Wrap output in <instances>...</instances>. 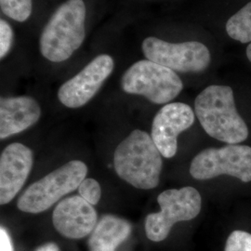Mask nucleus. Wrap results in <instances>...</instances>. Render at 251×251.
Here are the masks:
<instances>
[{
    "label": "nucleus",
    "instance_id": "22",
    "mask_svg": "<svg viewBox=\"0 0 251 251\" xmlns=\"http://www.w3.org/2000/svg\"><path fill=\"white\" fill-rule=\"evenodd\" d=\"M247 57H248V59L250 60V62L251 63V43L247 48Z\"/></svg>",
    "mask_w": 251,
    "mask_h": 251
},
{
    "label": "nucleus",
    "instance_id": "5",
    "mask_svg": "<svg viewBox=\"0 0 251 251\" xmlns=\"http://www.w3.org/2000/svg\"><path fill=\"white\" fill-rule=\"evenodd\" d=\"M121 88L128 94L144 96L155 104L169 103L183 89L175 71L149 60L133 63L123 75Z\"/></svg>",
    "mask_w": 251,
    "mask_h": 251
},
{
    "label": "nucleus",
    "instance_id": "9",
    "mask_svg": "<svg viewBox=\"0 0 251 251\" xmlns=\"http://www.w3.org/2000/svg\"><path fill=\"white\" fill-rule=\"evenodd\" d=\"M114 67L115 62L111 56L107 54L97 56L80 72L63 83L58 90V99L68 108L86 105L110 76Z\"/></svg>",
    "mask_w": 251,
    "mask_h": 251
},
{
    "label": "nucleus",
    "instance_id": "2",
    "mask_svg": "<svg viewBox=\"0 0 251 251\" xmlns=\"http://www.w3.org/2000/svg\"><path fill=\"white\" fill-rule=\"evenodd\" d=\"M114 167L118 177L135 188H155L160 180L162 154L151 135L135 129L115 151Z\"/></svg>",
    "mask_w": 251,
    "mask_h": 251
},
{
    "label": "nucleus",
    "instance_id": "4",
    "mask_svg": "<svg viewBox=\"0 0 251 251\" xmlns=\"http://www.w3.org/2000/svg\"><path fill=\"white\" fill-rule=\"evenodd\" d=\"M88 167L80 160H72L31 184L19 198L21 211L37 214L53 206L65 195L78 188L86 179Z\"/></svg>",
    "mask_w": 251,
    "mask_h": 251
},
{
    "label": "nucleus",
    "instance_id": "10",
    "mask_svg": "<svg viewBox=\"0 0 251 251\" xmlns=\"http://www.w3.org/2000/svg\"><path fill=\"white\" fill-rule=\"evenodd\" d=\"M195 122V113L186 103H167L152 120L151 137L166 158L173 157L178 149V136Z\"/></svg>",
    "mask_w": 251,
    "mask_h": 251
},
{
    "label": "nucleus",
    "instance_id": "8",
    "mask_svg": "<svg viewBox=\"0 0 251 251\" xmlns=\"http://www.w3.org/2000/svg\"><path fill=\"white\" fill-rule=\"evenodd\" d=\"M142 48L147 60L175 72H202L208 67L211 61L207 47L198 41L170 43L149 36L144 39Z\"/></svg>",
    "mask_w": 251,
    "mask_h": 251
},
{
    "label": "nucleus",
    "instance_id": "15",
    "mask_svg": "<svg viewBox=\"0 0 251 251\" xmlns=\"http://www.w3.org/2000/svg\"><path fill=\"white\" fill-rule=\"evenodd\" d=\"M226 32L233 40L251 43V2L227 21Z\"/></svg>",
    "mask_w": 251,
    "mask_h": 251
},
{
    "label": "nucleus",
    "instance_id": "14",
    "mask_svg": "<svg viewBox=\"0 0 251 251\" xmlns=\"http://www.w3.org/2000/svg\"><path fill=\"white\" fill-rule=\"evenodd\" d=\"M131 232L128 222L116 216H103L91 233L90 251H116Z\"/></svg>",
    "mask_w": 251,
    "mask_h": 251
},
{
    "label": "nucleus",
    "instance_id": "11",
    "mask_svg": "<svg viewBox=\"0 0 251 251\" xmlns=\"http://www.w3.org/2000/svg\"><path fill=\"white\" fill-rule=\"evenodd\" d=\"M34 165L32 150L20 143L8 145L0 156V204L6 205L18 195Z\"/></svg>",
    "mask_w": 251,
    "mask_h": 251
},
{
    "label": "nucleus",
    "instance_id": "6",
    "mask_svg": "<svg viewBox=\"0 0 251 251\" xmlns=\"http://www.w3.org/2000/svg\"><path fill=\"white\" fill-rule=\"evenodd\" d=\"M157 202L160 211L149 214L145 220L146 235L153 242L165 240L175 224L198 217L202 206L199 192L191 186L166 190L158 196Z\"/></svg>",
    "mask_w": 251,
    "mask_h": 251
},
{
    "label": "nucleus",
    "instance_id": "13",
    "mask_svg": "<svg viewBox=\"0 0 251 251\" xmlns=\"http://www.w3.org/2000/svg\"><path fill=\"white\" fill-rule=\"evenodd\" d=\"M41 117V108L29 96L1 98L0 138L4 140L35 125Z\"/></svg>",
    "mask_w": 251,
    "mask_h": 251
},
{
    "label": "nucleus",
    "instance_id": "7",
    "mask_svg": "<svg viewBox=\"0 0 251 251\" xmlns=\"http://www.w3.org/2000/svg\"><path fill=\"white\" fill-rule=\"evenodd\" d=\"M193 178L209 179L221 175H229L251 181V147L228 144L221 148H207L198 153L190 166Z\"/></svg>",
    "mask_w": 251,
    "mask_h": 251
},
{
    "label": "nucleus",
    "instance_id": "21",
    "mask_svg": "<svg viewBox=\"0 0 251 251\" xmlns=\"http://www.w3.org/2000/svg\"><path fill=\"white\" fill-rule=\"evenodd\" d=\"M36 251H59V249L55 244L49 243V244H46L44 246L40 247Z\"/></svg>",
    "mask_w": 251,
    "mask_h": 251
},
{
    "label": "nucleus",
    "instance_id": "19",
    "mask_svg": "<svg viewBox=\"0 0 251 251\" xmlns=\"http://www.w3.org/2000/svg\"><path fill=\"white\" fill-rule=\"evenodd\" d=\"M13 40V31L9 23L3 19L0 20V58L3 59L9 53Z\"/></svg>",
    "mask_w": 251,
    "mask_h": 251
},
{
    "label": "nucleus",
    "instance_id": "20",
    "mask_svg": "<svg viewBox=\"0 0 251 251\" xmlns=\"http://www.w3.org/2000/svg\"><path fill=\"white\" fill-rule=\"evenodd\" d=\"M0 251H13L9 234L3 227L0 229Z\"/></svg>",
    "mask_w": 251,
    "mask_h": 251
},
{
    "label": "nucleus",
    "instance_id": "18",
    "mask_svg": "<svg viewBox=\"0 0 251 251\" xmlns=\"http://www.w3.org/2000/svg\"><path fill=\"white\" fill-rule=\"evenodd\" d=\"M225 251H251V233L233 231L226 241Z\"/></svg>",
    "mask_w": 251,
    "mask_h": 251
},
{
    "label": "nucleus",
    "instance_id": "1",
    "mask_svg": "<svg viewBox=\"0 0 251 251\" xmlns=\"http://www.w3.org/2000/svg\"><path fill=\"white\" fill-rule=\"evenodd\" d=\"M195 112L210 137L229 144H238L249 137V127L238 114L233 89L212 85L202 90L195 100Z\"/></svg>",
    "mask_w": 251,
    "mask_h": 251
},
{
    "label": "nucleus",
    "instance_id": "12",
    "mask_svg": "<svg viewBox=\"0 0 251 251\" xmlns=\"http://www.w3.org/2000/svg\"><path fill=\"white\" fill-rule=\"evenodd\" d=\"M98 215L93 206L80 196L59 202L52 214L55 229L63 236L79 239L90 234L97 225Z\"/></svg>",
    "mask_w": 251,
    "mask_h": 251
},
{
    "label": "nucleus",
    "instance_id": "16",
    "mask_svg": "<svg viewBox=\"0 0 251 251\" xmlns=\"http://www.w3.org/2000/svg\"><path fill=\"white\" fill-rule=\"evenodd\" d=\"M1 11L16 22H25L32 14V0H0Z\"/></svg>",
    "mask_w": 251,
    "mask_h": 251
},
{
    "label": "nucleus",
    "instance_id": "17",
    "mask_svg": "<svg viewBox=\"0 0 251 251\" xmlns=\"http://www.w3.org/2000/svg\"><path fill=\"white\" fill-rule=\"evenodd\" d=\"M78 193L81 198H84L92 206L97 205L101 198V189L99 182L91 178L82 180L78 187Z\"/></svg>",
    "mask_w": 251,
    "mask_h": 251
},
{
    "label": "nucleus",
    "instance_id": "3",
    "mask_svg": "<svg viewBox=\"0 0 251 251\" xmlns=\"http://www.w3.org/2000/svg\"><path fill=\"white\" fill-rule=\"evenodd\" d=\"M86 6L83 0H67L55 10L39 39L40 52L52 63L68 60L86 36Z\"/></svg>",
    "mask_w": 251,
    "mask_h": 251
}]
</instances>
